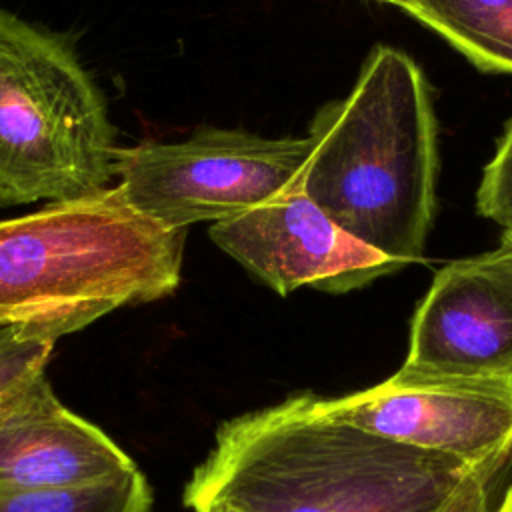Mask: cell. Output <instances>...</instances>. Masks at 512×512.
I'll list each match as a JSON object with an SVG mask.
<instances>
[{"label":"cell","mask_w":512,"mask_h":512,"mask_svg":"<svg viewBox=\"0 0 512 512\" xmlns=\"http://www.w3.org/2000/svg\"><path fill=\"white\" fill-rule=\"evenodd\" d=\"M482 462L382 438L328 418L314 394H296L222 422L184 488V504L196 510L224 502L238 512H440Z\"/></svg>","instance_id":"6da1fadb"},{"label":"cell","mask_w":512,"mask_h":512,"mask_svg":"<svg viewBox=\"0 0 512 512\" xmlns=\"http://www.w3.org/2000/svg\"><path fill=\"white\" fill-rule=\"evenodd\" d=\"M302 192L362 246L422 260L436 204V118L420 66L378 44L350 94L320 106Z\"/></svg>","instance_id":"7a4b0ae2"},{"label":"cell","mask_w":512,"mask_h":512,"mask_svg":"<svg viewBox=\"0 0 512 512\" xmlns=\"http://www.w3.org/2000/svg\"><path fill=\"white\" fill-rule=\"evenodd\" d=\"M186 234L134 210L118 184L0 220V328L56 342L170 296Z\"/></svg>","instance_id":"3957f363"},{"label":"cell","mask_w":512,"mask_h":512,"mask_svg":"<svg viewBox=\"0 0 512 512\" xmlns=\"http://www.w3.org/2000/svg\"><path fill=\"white\" fill-rule=\"evenodd\" d=\"M114 140L106 96L70 40L0 4V208L110 188Z\"/></svg>","instance_id":"277c9868"},{"label":"cell","mask_w":512,"mask_h":512,"mask_svg":"<svg viewBox=\"0 0 512 512\" xmlns=\"http://www.w3.org/2000/svg\"><path fill=\"white\" fill-rule=\"evenodd\" d=\"M312 142L202 126L182 142L118 150L116 178L128 204L170 230L222 222L302 188Z\"/></svg>","instance_id":"5b68a950"},{"label":"cell","mask_w":512,"mask_h":512,"mask_svg":"<svg viewBox=\"0 0 512 512\" xmlns=\"http://www.w3.org/2000/svg\"><path fill=\"white\" fill-rule=\"evenodd\" d=\"M314 404L328 418L466 462L512 452V374L440 376L400 366L360 392L314 394Z\"/></svg>","instance_id":"8992f818"},{"label":"cell","mask_w":512,"mask_h":512,"mask_svg":"<svg viewBox=\"0 0 512 512\" xmlns=\"http://www.w3.org/2000/svg\"><path fill=\"white\" fill-rule=\"evenodd\" d=\"M210 240L286 296L302 286L344 294L404 268L338 228L302 188L210 226Z\"/></svg>","instance_id":"52a82bcc"},{"label":"cell","mask_w":512,"mask_h":512,"mask_svg":"<svg viewBox=\"0 0 512 512\" xmlns=\"http://www.w3.org/2000/svg\"><path fill=\"white\" fill-rule=\"evenodd\" d=\"M402 368L440 376L512 374V246L440 268L410 322Z\"/></svg>","instance_id":"ba28073f"},{"label":"cell","mask_w":512,"mask_h":512,"mask_svg":"<svg viewBox=\"0 0 512 512\" xmlns=\"http://www.w3.org/2000/svg\"><path fill=\"white\" fill-rule=\"evenodd\" d=\"M132 468L102 428L58 400L46 374L0 396V490L78 486Z\"/></svg>","instance_id":"9c48e42d"},{"label":"cell","mask_w":512,"mask_h":512,"mask_svg":"<svg viewBox=\"0 0 512 512\" xmlns=\"http://www.w3.org/2000/svg\"><path fill=\"white\" fill-rule=\"evenodd\" d=\"M476 68L512 74V0H410L404 8Z\"/></svg>","instance_id":"30bf717a"},{"label":"cell","mask_w":512,"mask_h":512,"mask_svg":"<svg viewBox=\"0 0 512 512\" xmlns=\"http://www.w3.org/2000/svg\"><path fill=\"white\" fill-rule=\"evenodd\" d=\"M154 496L140 468L64 488L0 490V512H152Z\"/></svg>","instance_id":"8fae6325"},{"label":"cell","mask_w":512,"mask_h":512,"mask_svg":"<svg viewBox=\"0 0 512 512\" xmlns=\"http://www.w3.org/2000/svg\"><path fill=\"white\" fill-rule=\"evenodd\" d=\"M52 340L30 336L20 328H0V396L44 374L54 352Z\"/></svg>","instance_id":"7c38bea8"},{"label":"cell","mask_w":512,"mask_h":512,"mask_svg":"<svg viewBox=\"0 0 512 512\" xmlns=\"http://www.w3.org/2000/svg\"><path fill=\"white\" fill-rule=\"evenodd\" d=\"M476 210L504 230H512V118L504 128L492 160L484 168L476 192Z\"/></svg>","instance_id":"4fadbf2b"},{"label":"cell","mask_w":512,"mask_h":512,"mask_svg":"<svg viewBox=\"0 0 512 512\" xmlns=\"http://www.w3.org/2000/svg\"><path fill=\"white\" fill-rule=\"evenodd\" d=\"M508 456L510 452L496 454L478 464V468L464 480V484L440 512H490V494Z\"/></svg>","instance_id":"5bb4252c"},{"label":"cell","mask_w":512,"mask_h":512,"mask_svg":"<svg viewBox=\"0 0 512 512\" xmlns=\"http://www.w3.org/2000/svg\"><path fill=\"white\" fill-rule=\"evenodd\" d=\"M490 512H512V484L506 488V492L502 494L500 502Z\"/></svg>","instance_id":"9a60e30c"},{"label":"cell","mask_w":512,"mask_h":512,"mask_svg":"<svg viewBox=\"0 0 512 512\" xmlns=\"http://www.w3.org/2000/svg\"><path fill=\"white\" fill-rule=\"evenodd\" d=\"M194 512H238L236 508L224 504V502H212V504H206V506H200L196 508Z\"/></svg>","instance_id":"2e32d148"},{"label":"cell","mask_w":512,"mask_h":512,"mask_svg":"<svg viewBox=\"0 0 512 512\" xmlns=\"http://www.w3.org/2000/svg\"><path fill=\"white\" fill-rule=\"evenodd\" d=\"M380 2H386V4H392V6H398V8L404 10L410 0H380Z\"/></svg>","instance_id":"e0dca14e"},{"label":"cell","mask_w":512,"mask_h":512,"mask_svg":"<svg viewBox=\"0 0 512 512\" xmlns=\"http://www.w3.org/2000/svg\"><path fill=\"white\" fill-rule=\"evenodd\" d=\"M500 242H504V244L512 246V230H504V234H502V240H500Z\"/></svg>","instance_id":"ac0fdd59"}]
</instances>
